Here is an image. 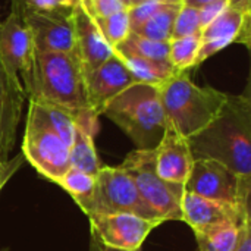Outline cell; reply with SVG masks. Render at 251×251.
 I'll list each match as a JSON object with an SVG mask.
<instances>
[{"mask_svg":"<svg viewBox=\"0 0 251 251\" xmlns=\"http://www.w3.org/2000/svg\"><path fill=\"white\" fill-rule=\"evenodd\" d=\"M122 1V4L128 9V7H131V6H134L135 3H137V0H121Z\"/></svg>","mask_w":251,"mask_h":251,"instance_id":"36","label":"cell"},{"mask_svg":"<svg viewBox=\"0 0 251 251\" xmlns=\"http://www.w3.org/2000/svg\"><path fill=\"white\" fill-rule=\"evenodd\" d=\"M81 210L87 216L132 213L146 219H159L144 203L134 181L121 166H101L96 175L94 193L81 206Z\"/></svg>","mask_w":251,"mask_h":251,"instance_id":"6","label":"cell"},{"mask_svg":"<svg viewBox=\"0 0 251 251\" xmlns=\"http://www.w3.org/2000/svg\"><path fill=\"white\" fill-rule=\"evenodd\" d=\"M71 22L74 31V46L85 72L96 69L113 56L115 50L104 40L97 22L75 0L71 7Z\"/></svg>","mask_w":251,"mask_h":251,"instance_id":"15","label":"cell"},{"mask_svg":"<svg viewBox=\"0 0 251 251\" xmlns=\"http://www.w3.org/2000/svg\"><path fill=\"white\" fill-rule=\"evenodd\" d=\"M250 19L251 12L228 7L210 25L203 28L200 32L201 46L196 65H201L232 43H241L250 47Z\"/></svg>","mask_w":251,"mask_h":251,"instance_id":"12","label":"cell"},{"mask_svg":"<svg viewBox=\"0 0 251 251\" xmlns=\"http://www.w3.org/2000/svg\"><path fill=\"white\" fill-rule=\"evenodd\" d=\"M28 106L43 119V122L51 128L69 147L72 144L75 129H76V115L68 109L60 106L38 101V100H28Z\"/></svg>","mask_w":251,"mask_h":251,"instance_id":"18","label":"cell"},{"mask_svg":"<svg viewBox=\"0 0 251 251\" xmlns=\"http://www.w3.org/2000/svg\"><path fill=\"white\" fill-rule=\"evenodd\" d=\"M26 94L19 75L0 57V160L7 162L16 141Z\"/></svg>","mask_w":251,"mask_h":251,"instance_id":"11","label":"cell"},{"mask_svg":"<svg viewBox=\"0 0 251 251\" xmlns=\"http://www.w3.org/2000/svg\"><path fill=\"white\" fill-rule=\"evenodd\" d=\"M168 126L187 140L204 129L219 113L228 93L213 87H200L188 71L176 72L157 85Z\"/></svg>","mask_w":251,"mask_h":251,"instance_id":"3","label":"cell"},{"mask_svg":"<svg viewBox=\"0 0 251 251\" xmlns=\"http://www.w3.org/2000/svg\"><path fill=\"white\" fill-rule=\"evenodd\" d=\"M115 53L151 60H169V41H156L131 32L129 37L115 49Z\"/></svg>","mask_w":251,"mask_h":251,"instance_id":"22","label":"cell"},{"mask_svg":"<svg viewBox=\"0 0 251 251\" xmlns=\"http://www.w3.org/2000/svg\"><path fill=\"white\" fill-rule=\"evenodd\" d=\"M0 251H7V250H0Z\"/></svg>","mask_w":251,"mask_h":251,"instance_id":"37","label":"cell"},{"mask_svg":"<svg viewBox=\"0 0 251 251\" xmlns=\"http://www.w3.org/2000/svg\"><path fill=\"white\" fill-rule=\"evenodd\" d=\"M19 78L28 100L51 103L74 113L91 110L85 69L75 51L34 50L28 68Z\"/></svg>","mask_w":251,"mask_h":251,"instance_id":"2","label":"cell"},{"mask_svg":"<svg viewBox=\"0 0 251 251\" xmlns=\"http://www.w3.org/2000/svg\"><path fill=\"white\" fill-rule=\"evenodd\" d=\"M69 165L93 176H96L103 166L94 146V135L79 126H76L72 144L69 146Z\"/></svg>","mask_w":251,"mask_h":251,"instance_id":"20","label":"cell"},{"mask_svg":"<svg viewBox=\"0 0 251 251\" xmlns=\"http://www.w3.org/2000/svg\"><path fill=\"white\" fill-rule=\"evenodd\" d=\"M181 215L193 232L207 231L224 225H240L246 218L251 216L249 207L209 200L191 193H184L181 201Z\"/></svg>","mask_w":251,"mask_h":251,"instance_id":"13","label":"cell"},{"mask_svg":"<svg viewBox=\"0 0 251 251\" xmlns=\"http://www.w3.org/2000/svg\"><path fill=\"white\" fill-rule=\"evenodd\" d=\"M134 181L144 203L163 222L181 221V201L184 185L163 181L154 168V149L131 151L119 165Z\"/></svg>","mask_w":251,"mask_h":251,"instance_id":"5","label":"cell"},{"mask_svg":"<svg viewBox=\"0 0 251 251\" xmlns=\"http://www.w3.org/2000/svg\"><path fill=\"white\" fill-rule=\"evenodd\" d=\"M213 0H181V3L187 4V6H191V7H196V9H200L201 6L210 3Z\"/></svg>","mask_w":251,"mask_h":251,"instance_id":"35","label":"cell"},{"mask_svg":"<svg viewBox=\"0 0 251 251\" xmlns=\"http://www.w3.org/2000/svg\"><path fill=\"white\" fill-rule=\"evenodd\" d=\"M166 1L171 0H140L134 6L128 7L131 29L138 26L140 24L146 22L150 16H153Z\"/></svg>","mask_w":251,"mask_h":251,"instance_id":"28","label":"cell"},{"mask_svg":"<svg viewBox=\"0 0 251 251\" xmlns=\"http://www.w3.org/2000/svg\"><path fill=\"white\" fill-rule=\"evenodd\" d=\"M137 1H140V0H137Z\"/></svg>","mask_w":251,"mask_h":251,"instance_id":"38","label":"cell"},{"mask_svg":"<svg viewBox=\"0 0 251 251\" xmlns=\"http://www.w3.org/2000/svg\"><path fill=\"white\" fill-rule=\"evenodd\" d=\"M10 168H13L9 162H1L0 160V188L4 185V182H6V179H7V176L10 175V174H6L7 172V169H10Z\"/></svg>","mask_w":251,"mask_h":251,"instance_id":"34","label":"cell"},{"mask_svg":"<svg viewBox=\"0 0 251 251\" xmlns=\"http://www.w3.org/2000/svg\"><path fill=\"white\" fill-rule=\"evenodd\" d=\"M201 46V37L200 34L188 35V37H179V38H171L169 40V62L171 65L178 71H190L197 68V56Z\"/></svg>","mask_w":251,"mask_h":251,"instance_id":"23","label":"cell"},{"mask_svg":"<svg viewBox=\"0 0 251 251\" xmlns=\"http://www.w3.org/2000/svg\"><path fill=\"white\" fill-rule=\"evenodd\" d=\"M21 10L37 51H75L71 9L38 10L12 3Z\"/></svg>","mask_w":251,"mask_h":251,"instance_id":"10","label":"cell"},{"mask_svg":"<svg viewBox=\"0 0 251 251\" xmlns=\"http://www.w3.org/2000/svg\"><path fill=\"white\" fill-rule=\"evenodd\" d=\"M90 251H126V250H119V249H112V247H107L104 246L103 243H100L94 235H91V240H90ZM134 251H141L134 250Z\"/></svg>","mask_w":251,"mask_h":251,"instance_id":"33","label":"cell"},{"mask_svg":"<svg viewBox=\"0 0 251 251\" xmlns=\"http://www.w3.org/2000/svg\"><path fill=\"white\" fill-rule=\"evenodd\" d=\"M184 191L250 209L251 178H243L213 159H194Z\"/></svg>","mask_w":251,"mask_h":251,"instance_id":"7","label":"cell"},{"mask_svg":"<svg viewBox=\"0 0 251 251\" xmlns=\"http://www.w3.org/2000/svg\"><path fill=\"white\" fill-rule=\"evenodd\" d=\"M134 82L125 63L113 53L104 63L85 72V90L91 110L100 116L107 103Z\"/></svg>","mask_w":251,"mask_h":251,"instance_id":"14","label":"cell"},{"mask_svg":"<svg viewBox=\"0 0 251 251\" xmlns=\"http://www.w3.org/2000/svg\"><path fill=\"white\" fill-rule=\"evenodd\" d=\"M78 3L87 10V13L94 18H103L109 16L115 12H119L122 9H126L121 0H78Z\"/></svg>","mask_w":251,"mask_h":251,"instance_id":"29","label":"cell"},{"mask_svg":"<svg viewBox=\"0 0 251 251\" xmlns=\"http://www.w3.org/2000/svg\"><path fill=\"white\" fill-rule=\"evenodd\" d=\"M12 3L38 10H66L74 6L75 0H12Z\"/></svg>","mask_w":251,"mask_h":251,"instance_id":"31","label":"cell"},{"mask_svg":"<svg viewBox=\"0 0 251 251\" xmlns=\"http://www.w3.org/2000/svg\"><path fill=\"white\" fill-rule=\"evenodd\" d=\"M229 7V0H213L199 9V22L200 28H206L216 18H219Z\"/></svg>","mask_w":251,"mask_h":251,"instance_id":"30","label":"cell"},{"mask_svg":"<svg viewBox=\"0 0 251 251\" xmlns=\"http://www.w3.org/2000/svg\"><path fill=\"white\" fill-rule=\"evenodd\" d=\"M96 22L104 40L113 50L119 47L131 34V21H129L128 9H122L109 16L99 18L96 19Z\"/></svg>","mask_w":251,"mask_h":251,"instance_id":"26","label":"cell"},{"mask_svg":"<svg viewBox=\"0 0 251 251\" xmlns=\"http://www.w3.org/2000/svg\"><path fill=\"white\" fill-rule=\"evenodd\" d=\"M194 159H213L243 178H251V97L229 94L215 119L188 138Z\"/></svg>","mask_w":251,"mask_h":251,"instance_id":"1","label":"cell"},{"mask_svg":"<svg viewBox=\"0 0 251 251\" xmlns=\"http://www.w3.org/2000/svg\"><path fill=\"white\" fill-rule=\"evenodd\" d=\"M57 184L66 191L69 193V196L75 200V203L81 207L82 204H85L96 188V176L85 174L79 169L75 168H69L66 171V174L57 181Z\"/></svg>","mask_w":251,"mask_h":251,"instance_id":"25","label":"cell"},{"mask_svg":"<svg viewBox=\"0 0 251 251\" xmlns=\"http://www.w3.org/2000/svg\"><path fill=\"white\" fill-rule=\"evenodd\" d=\"M34 50L32 37L21 10L12 6L9 15L0 21V57L12 71L21 75L28 68Z\"/></svg>","mask_w":251,"mask_h":251,"instance_id":"16","label":"cell"},{"mask_svg":"<svg viewBox=\"0 0 251 251\" xmlns=\"http://www.w3.org/2000/svg\"><path fill=\"white\" fill-rule=\"evenodd\" d=\"M179 6H181V0L166 1L146 22L132 28L131 32L150 38V40H156V41H169L172 38L174 22H175V16L178 13Z\"/></svg>","mask_w":251,"mask_h":251,"instance_id":"21","label":"cell"},{"mask_svg":"<svg viewBox=\"0 0 251 251\" xmlns=\"http://www.w3.org/2000/svg\"><path fill=\"white\" fill-rule=\"evenodd\" d=\"M91 235L107 247L119 250H140L150 232L160 226V219H146L132 213L88 216Z\"/></svg>","mask_w":251,"mask_h":251,"instance_id":"9","label":"cell"},{"mask_svg":"<svg viewBox=\"0 0 251 251\" xmlns=\"http://www.w3.org/2000/svg\"><path fill=\"white\" fill-rule=\"evenodd\" d=\"M101 115L116 124L141 150L156 149L168 128L157 87L150 84H131L107 103Z\"/></svg>","mask_w":251,"mask_h":251,"instance_id":"4","label":"cell"},{"mask_svg":"<svg viewBox=\"0 0 251 251\" xmlns=\"http://www.w3.org/2000/svg\"><path fill=\"white\" fill-rule=\"evenodd\" d=\"M116 54L125 63L135 82H143L157 87L178 72L171 65L169 60H151L137 56L119 54V53Z\"/></svg>","mask_w":251,"mask_h":251,"instance_id":"19","label":"cell"},{"mask_svg":"<svg viewBox=\"0 0 251 251\" xmlns=\"http://www.w3.org/2000/svg\"><path fill=\"white\" fill-rule=\"evenodd\" d=\"M200 32H201V28L199 22V9L181 3L178 13L175 16L172 38L188 37V35H194Z\"/></svg>","mask_w":251,"mask_h":251,"instance_id":"27","label":"cell"},{"mask_svg":"<svg viewBox=\"0 0 251 251\" xmlns=\"http://www.w3.org/2000/svg\"><path fill=\"white\" fill-rule=\"evenodd\" d=\"M194 157L188 140L168 126L160 143L154 149L156 174L163 181L184 185L191 172Z\"/></svg>","mask_w":251,"mask_h":251,"instance_id":"17","label":"cell"},{"mask_svg":"<svg viewBox=\"0 0 251 251\" xmlns=\"http://www.w3.org/2000/svg\"><path fill=\"white\" fill-rule=\"evenodd\" d=\"M240 225H224L194 232L199 251H234L240 234Z\"/></svg>","mask_w":251,"mask_h":251,"instance_id":"24","label":"cell"},{"mask_svg":"<svg viewBox=\"0 0 251 251\" xmlns=\"http://www.w3.org/2000/svg\"><path fill=\"white\" fill-rule=\"evenodd\" d=\"M234 251H251V218H246L240 225V234Z\"/></svg>","mask_w":251,"mask_h":251,"instance_id":"32","label":"cell"},{"mask_svg":"<svg viewBox=\"0 0 251 251\" xmlns=\"http://www.w3.org/2000/svg\"><path fill=\"white\" fill-rule=\"evenodd\" d=\"M22 153L40 175L54 184H57L71 168L69 147L29 106L22 140Z\"/></svg>","mask_w":251,"mask_h":251,"instance_id":"8","label":"cell"}]
</instances>
